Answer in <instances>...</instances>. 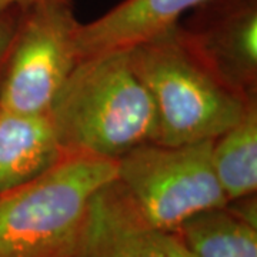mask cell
Instances as JSON below:
<instances>
[{"label": "cell", "instance_id": "7a4b0ae2", "mask_svg": "<svg viewBox=\"0 0 257 257\" xmlns=\"http://www.w3.org/2000/svg\"><path fill=\"white\" fill-rule=\"evenodd\" d=\"M130 64L155 103L156 143L177 146L213 140L257 103L221 79L180 23L127 47Z\"/></svg>", "mask_w": 257, "mask_h": 257}, {"label": "cell", "instance_id": "ba28073f", "mask_svg": "<svg viewBox=\"0 0 257 257\" xmlns=\"http://www.w3.org/2000/svg\"><path fill=\"white\" fill-rule=\"evenodd\" d=\"M69 257H194L176 233L143 229L128 221L107 183L93 197L79 247Z\"/></svg>", "mask_w": 257, "mask_h": 257}, {"label": "cell", "instance_id": "30bf717a", "mask_svg": "<svg viewBox=\"0 0 257 257\" xmlns=\"http://www.w3.org/2000/svg\"><path fill=\"white\" fill-rule=\"evenodd\" d=\"M211 160L227 202L257 193V103L213 139Z\"/></svg>", "mask_w": 257, "mask_h": 257}, {"label": "cell", "instance_id": "7c38bea8", "mask_svg": "<svg viewBox=\"0 0 257 257\" xmlns=\"http://www.w3.org/2000/svg\"><path fill=\"white\" fill-rule=\"evenodd\" d=\"M19 15H20V9L0 20V82L5 73L8 60H9L10 50L13 46V40H15L16 29H18Z\"/></svg>", "mask_w": 257, "mask_h": 257}, {"label": "cell", "instance_id": "8992f818", "mask_svg": "<svg viewBox=\"0 0 257 257\" xmlns=\"http://www.w3.org/2000/svg\"><path fill=\"white\" fill-rule=\"evenodd\" d=\"M186 16L180 26L213 70L257 96V0H206Z\"/></svg>", "mask_w": 257, "mask_h": 257}, {"label": "cell", "instance_id": "6da1fadb", "mask_svg": "<svg viewBox=\"0 0 257 257\" xmlns=\"http://www.w3.org/2000/svg\"><path fill=\"white\" fill-rule=\"evenodd\" d=\"M49 117L66 153L119 160L159 136L155 103L127 49L80 60L53 99Z\"/></svg>", "mask_w": 257, "mask_h": 257}, {"label": "cell", "instance_id": "5b68a950", "mask_svg": "<svg viewBox=\"0 0 257 257\" xmlns=\"http://www.w3.org/2000/svg\"><path fill=\"white\" fill-rule=\"evenodd\" d=\"M79 28L73 0H30L23 6L0 82V106L49 113L80 62L76 49Z\"/></svg>", "mask_w": 257, "mask_h": 257}, {"label": "cell", "instance_id": "9c48e42d", "mask_svg": "<svg viewBox=\"0 0 257 257\" xmlns=\"http://www.w3.org/2000/svg\"><path fill=\"white\" fill-rule=\"evenodd\" d=\"M64 155L49 113L0 106V194L46 173Z\"/></svg>", "mask_w": 257, "mask_h": 257}, {"label": "cell", "instance_id": "4fadbf2b", "mask_svg": "<svg viewBox=\"0 0 257 257\" xmlns=\"http://www.w3.org/2000/svg\"><path fill=\"white\" fill-rule=\"evenodd\" d=\"M30 0H0V20L8 15L22 9Z\"/></svg>", "mask_w": 257, "mask_h": 257}, {"label": "cell", "instance_id": "8fae6325", "mask_svg": "<svg viewBox=\"0 0 257 257\" xmlns=\"http://www.w3.org/2000/svg\"><path fill=\"white\" fill-rule=\"evenodd\" d=\"M175 233L194 257H257V227L226 204L194 214Z\"/></svg>", "mask_w": 257, "mask_h": 257}, {"label": "cell", "instance_id": "277c9868", "mask_svg": "<svg viewBox=\"0 0 257 257\" xmlns=\"http://www.w3.org/2000/svg\"><path fill=\"white\" fill-rule=\"evenodd\" d=\"M213 140L167 146L146 143L116 160V182L140 226L175 233L200 211L227 200L213 169Z\"/></svg>", "mask_w": 257, "mask_h": 257}, {"label": "cell", "instance_id": "52a82bcc", "mask_svg": "<svg viewBox=\"0 0 257 257\" xmlns=\"http://www.w3.org/2000/svg\"><path fill=\"white\" fill-rule=\"evenodd\" d=\"M206 0H123L89 23L76 37L79 59L121 50L180 23Z\"/></svg>", "mask_w": 257, "mask_h": 257}, {"label": "cell", "instance_id": "3957f363", "mask_svg": "<svg viewBox=\"0 0 257 257\" xmlns=\"http://www.w3.org/2000/svg\"><path fill=\"white\" fill-rule=\"evenodd\" d=\"M114 177L116 160L66 153L46 173L0 194V257L73 254L94 194Z\"/></svg>", "mask_w": 257, "mask_h": 257}]
</instances>
